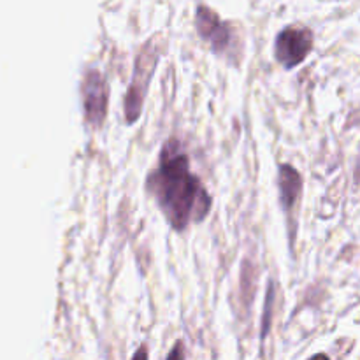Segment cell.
Returning a JSON list of instances; mask_svg holds the SVG:
<instances>
[{
    "label": "cell",
    "instance_id": "6da1fadb",
    "mask_svg": "<svg viewBox=\"0 0 360 360\" xmlns=\"http://www.w3.org/2000/svg\"><path fill=\"white\" fill-rule=\"evenodd\" d=\"M146 190L174 231L200 224L211 211L206 186L190 171V158L178 139L165 141L158 165L148 174Z\"/></svg>",
    "mask_w": 360,
    "mask_h": 360
},
{
    "label": "cell",
    "instance_id": "7a4b0ae2",
    "mask_svg": "<svg viewBox=\"0 0 360 360\" xmlns=\"http://www.w3.org/2000/svg\"><path fill=\"white\" fill-rule=\"evenodd\" d=\"M158 58H160V49L157 48L155 39L148 41L143 46L136 56V65H134L132 81L127 90L125 102H123V111H125V123L127 125H134L137 118L143 111L144 97H146L148 86H150L151 76H153L155 69H157Z\"/></svg>",
    "mask_w": 360,
    "mask_h": 360
},
{
    "label": "cell",
    "instance_id": "3957f363",
    "mask_svg": "<svg viewBox=\"0 0 360 360\" xmlns=\"http://www.w3.org/2000/svg\"><path fill=\"white\" fill-rule=\"evenodd\" d=\"M195 28L202 41L213 49V53L234 60L232 58V53H236L234 30L231 25L221 21V18L213 9L206 6L197 7Z\"/></svg>",
    "mask_w": 360,
    "mask_h": 360
},
{
    "label": "cell",
    "instance_id": "277c9868",
    "mask_svg": "<svg viewBox=\"0 0 360 360\" xmlns=\"http://www.w3.org/2000/svg\"><path fill=\"white\" fill-rule=\"evenodd\" d=\"M313 49V32L308 27H285L274 41V58L283 69L290 70L301 65Z\"/></svg>",
    "mask_w": 360,
    "mask_h": 360
},
{
    "label": "cell",
    "instance_id": "5b68a950",
    "mask_svg": "<svg viewBox=\"0 0 360 360\" xmlns=\"http://www.w3.org/2000/svg\"><path fill=\"white\" fill-rule=\"evenodd\" d=\"M81 97H83V115L91 129H101L108 116L109 88L108 81L98 70L90 69L81 83Z\"/></svg>",
    "mask_w": 360,
    "mask_h": 360
},
{
    "label": "cell",
    "instance_id": "8992f818",
    "mask_svg": "<svg viewBox=\"0 0 360 360\" xmlns=\"http://www.w3.org/2000/svg\"><path fill=\"white\" fill-rule=\"evenodd\" d=\"M278 186H280L281 207L288 218V231H290V224L294 221V211L302 192V178L297 169L288 164H281L278 169Z\"/></svg>",
    "mask_w": 360,
    "mask_h": 360
},
{
    "label": "cell",
    "instance_id": "52a82bcc",
    "mask_svg": "<svg viewBox=\"0 0 360 360\" xmlns=\"http://www.w3.org/2000/svg\"><path fill=\"white\" fill-rule=\"evenodd\" d=\"M273 302H274V285H269V292H267L266 297V313H264V320H262V340L267 336L271 329V309H273Z\"/></svg>",
    "mask_w": 360,
    "mask_h": 360
}]
</instances>
